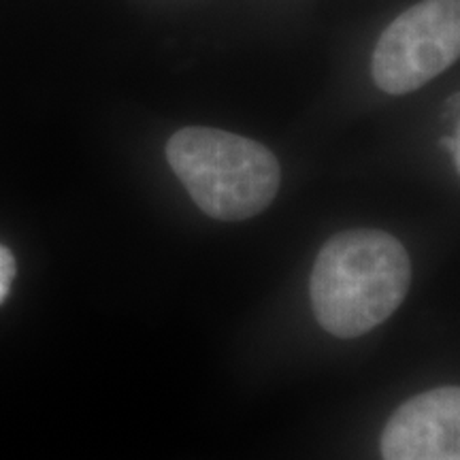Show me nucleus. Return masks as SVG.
Listing matches in <instances>:
<instances>
[{
    "mask_svg": "<svg viewBox=\"0 0 460 460\" xmlns=\"http://www.w3.org/2000/svg\"><path fill=\"white\" fill-rule=\"evenodd\" d=\"M13 278H15V258L11 254L9 247L0 245V305H3L4 298H7Z\"/></svg>",
    "mask_w": 460,
    "mask_h": 460,
    "instance_id": "nucleus-5",
    "label": "nucleus"
},
{
    "mask_svg": "<svg viewBox=\"0 0 460 460\" xmlns=\"http://www.w3.org/2000/svg\"><path fill=\"white\" fill-rule=\"evenodd\" d=\"M411 284V261L384 230L356 228L329 239L315 258L312 305L331 335L354 339L388 320Z\"/></svg>",
    "mask_w": 460,
    "mask_h": 460,
    "instance_id": "nucleus-1",
    "label": "nucleus"
},
{
    "mask_svg": "<svg viewBox=\"0 0 460 460\" xmlns=\"http://www.w3.org/2000/svg\"><path fill=\"white\" fill-rule=\"evenodd\" d=\"M460 56V0H422L382 32L371 58L373 82L402 96L433 82Z\"/></svg>",
    "mask_w": 460,
    "mask_h": 460,
    "instance_id": "nucleus-3",
    "label": "nucleus"
},
{
    "mask_svg": "<svg viewBox=\"0 0 460 460\" xmlns=\"http://www.w3.org/2000/svg\"><path fill=\"white\" fill-rule=\"evenodd\" d=\"M166 160L207 216L241 222L278 197L281 169L262 143L234 132L188 126L166 143Z\"/></svg>",
    "mask_w": 460,
    "mask_h": 460,
    "instance_id": "nucleus-2",
    "label": "nucleus"
},
{
    "mask_svg": "<svg viewBox=\"0 0 460 460\" xmlns=\"http://www.w3.org/2000/svg\"><path fill=\"white\" fill-rule=\"evenodd\" d=\"M384 460H460V390L444 386L402 402L382 433Z\"/></svg>",
    "mask_w": 460,
    "mask_h": 460,
    "instance_id": "nucleus-4",
    "label": "nucleus"
}]
</instances>
